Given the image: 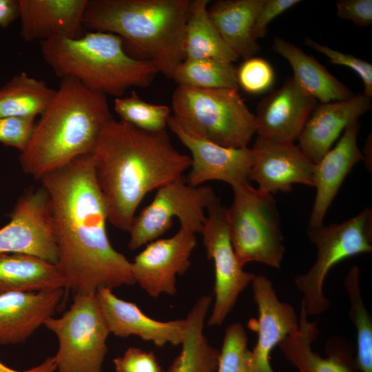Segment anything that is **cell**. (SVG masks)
<instances>
[{
    "label": "cell",
    "instance_id": "60d3db41",
    "mask_svg": "<svg viewBox=\"0 0 372 372\" xmlns=\"http://www.w3.org/2000/svg\"><path fill=\"white\" fill-rule=\"evenodd\" d=\"M56 370V364L53 357H49L39 366L24 371H16L0 362V372H55Z\"/></svg>",
    "mask_w": 372,
    "mask_h": 372
},
{
    "label": "cell",
    "instance_id": "52a82bcc",
    "mask_svg": "<svg viewBox=\"0 0 372 372\" xmlns=\"http://www.w3.org/2000/svg\"><path fill=\"white\" fill-rule=\"evenodd\" d=\"M232 189L234 197L226 208V220L238 262L244 267L255 261L279 269L285 248L275 198L250 184Z\"/></svg>",
    "mask_w": 372,
    "mask_h": 372
},
{
    "label": "cell",
    "instance_id": "8fae6325",
    "mask_svg": "<svg viewBox=\"0 0 372 372\" xmlns=\"http://www.w3.org/2000/svg\"><path fill=\"white\" fill-rule=\"evenodd\" d=\"M226 208L220 200L209 207L200 232L207 258L213 261L215 269V301L207 321L209 326L223 323L255 276L243 269L236 256L229 236Z\"/></svg>",
    "mask_w": 372,
    "mask_h": 372
},
{
    "label": "cell",
    "instance_id": "8d00e7d4",
    "mask_svg": "<svg viewBox=\"0 0 372 372\" xmlns=\"http://www.w3.org/2000/svg\"><path fill=\"white\" fill-rule=\"evenodd\" d=\"M116 372H165L152 351L130 347L113 360Z\"/></svg>",
    "mask_w": 372,
    "mask_h": 372
},
{
    "label": "cell",
    "instance_id": "277c9868",
    "mask_svg": "<svg viewBox=\"0 0 372 372\" xmlns=\"http://www.w3.org/2000/svg\"><path fill=\"white\" fill-rule=\"evenodd\" d=\"M190 0H87L86 31L119 37L132 58L172 77L185 59L184 33Z\"/></svg>",
    "mask_w": 372,
    "mask_h": 372
},
{
    "label": "cell",
    "instance_id": "e575fe53",
    "mask_svg": "<svg viewBox=\"0 0 372 372\" xmlns=\"http://www.w3.org/2000/svg\"><path fill=\"white\" fill-rule=\"evenodd\" d=\"M304 44L327 56L330 63L347 67L357 73L363 83V94L368 98H372L371 63L350 54L343 53L326 45L319 43L308 37L304 39Z\"/></svg>",
    "mask_w": 372,
    "mask_h": 372
},
{
    "label": "cell",
    "instance_id": "1f68e13d",
    "mask_svg": "<svg viewBox=\"0 0 372 372\" xmlns=\"http://www.w3.org/2000/svg\"><path fill=\"white\" fill-rule=\"evenodd\" d=\"M114 109L120 120L151 132L165 130L171 116L168 106L149 103L134 91L129 96L115 98Z\"/></svg>",
    "mask_w": 372,
    "mask_h": 372
},
{
    "label": "cell",
    "instance_id": "d6986e66",
    "mask_svg": "<svg viewBox=\"0 0 372 372\" xmlns=\"http://www.w3.org/2000/svg\"><path fill=\"white\" fill-rule=\"evenodd\" d=\"M359 129V121L349 125L336 145L314 164L312 180L316 194L308 228L323 225L327 210L346 176L356 163L364 160L357 141Z\"/></svg>",
    "mask_w": 372,
    "mask_h": 372
},
{
    "label": "cell",
    "instance_id": "603a6c76",
    "mask_svg": "<svg viewBox=\"0 0 372 372\" xmlns=\"http://www.w3.org/2000/svg\"><path fill=\"white\" fill-rule=\"evenodd\" d=\"M308 316L301 303L299 329L278 345L285 358L299 372H353L354 359L348 350L336 347L335 342L330 343L327 347V358H322L312 350L311 344L319 331L316 322L307 320Z\"/></svg>",
    "mask_w": 372,
    "mask_h": 372
},
{
    "label": "cell",
    "instance_id": "ab89813d",
    "mask_svg": "<svg viewBox=\"0 0 372 372\" xmlns=\"http://www.w3.org/2000/svg\"><path fill=\"white\" fill-rule=\"evenodd\" d=\"M19 17V0H0V27L8 26Z\"/></svg>",
    "mask_w": 372,
    "mask_h": 372
},
{
    "label": "cell",
    "instance_id": "cb8c5ba5",
    "mask_svg": "<svg viewBox=\"0 0 372 372\" xmlns=\"http://www.w3.org/2000/svg\"><path fill=\"white\" fill-rule=\"evenodd\" d=\"M265 1L218 0L208 6V14L219 34L238 58L247 59L260 50L253 37L252 30Z\"/></svg>",
    "mask_w": 372,
    "mask_h": 372
},
{
    "label": "cell",
    "instance_id": "ffe728a7",
    "mask_svg": "<svg viewBox=\"0 0 372 372\" xmlns=\"http://www.w3.org/2000/svg\"><path fill=\"white\" fill-rule=\"evenodd\" d=\"M20 34L25 42L56 37L75 39L86 30L83 16L87 0H19Z\"/></svg>",
    "mask_w": 372,
    "mask_h": 372
},
{
    "label": "cell",
    "instance_id": "484cf974",
    "mask_svg": "<svg viewBox=\"0 0 372 372\" xmlns=\"http://www.w3.org/2000/svg\"><path fill=\"white\" fill-rule=\"evenodd\" d=\"M64 287L65 278L56 265L26 254H0V294Z\"/></svg>",
    "mask_w": 372,
    "mask_h": 372
},
{
    "label": "cell",
    "instance_id": "3957f363",
    "mask_svg": "<svg viewBox=\"0 0 372 372\" xmlns=\"http://www.w3.org/2000/svg\"><path fill=\"white\" fill-rule=\"evenodd\" d=\"M112 118L106 95L74 79H61L27 146L20 152L23 172L40 180L90 154Z\"/></svg>",
    "mask_w": 372,
    "mask_h": 372
},
{
    "label": "cell",
    "instance_id": "30bf717a",
    "mask_svg": "<svg viewBox=\"0 0 372 372\" xmlns=\"http://www.w3.org/2000/svg\"><path fill=\"white\" fill-rule=\"evenodd\" d=\"M209 185L192 186L183 177L156 190L152 202L135 216L128 231V247L134 250L159 238L177 218L180 227L200 234L207 211L219 201Z\"/></svg>",
    "mask_w": 372,
    "mask_h": 372
},
{
    "label": "cell",
    "instance_id": "ba28073f",
    "mask_svg": "<svg viewBox=\"0 0 372 372\" xmlns=\"http://www.w3.org/2000/svg\"><path fill=\"white\" fill-rule=\"evenodd\" d=\"M307 235L317 247V259L306 273L294 281L302 294V303L307 314L318 316L331 304L322 287L331 268L351 256L372 251V211L366 207L341 223L308 228Z\"/></svg>",
    "mask_w": 372,
    "mask_h": 372
},
{
    "label": "cell",
    "instance_id": "7c38bea8",
    "mask_svg": "<svg viewBox=\"0 0 372 372\" xmlns=\"http://www.w3.org/2000/svg\"><path fill=\"white\" fill-rule=\"evenodd\" d=\"M0 229V254H26L50 263L57 261V246L50 200L41 187L25 191Z\"/></svg>",
    "mask_w": 372,
    "mask_h": 372
},
{
    "label": "cell",
    "instance_id": "5bb4252c",
    "mask_svg": "<svg viewBox=\"0 0 372 372\" xmlns=\"http://www.w3.org/2000/svg\"><path fill=\"white\" fill-rule=\"evenodd\" d=\"M196 246V234L181 227L170 238L147 243L131 262L135 283L152 298L162 293L174 295L176 276L183 275L190 267Z\"/></svg>",
    "mask_w": 372,
    "mask_h": 372
},
{
    "label": "cell",
    "instance_id": "8992f818",
    "mask_svg": "<svg viewBox=\"0 0 372 372\" xmlns=\"http://www.w3.org/2000/svg\"><path fill=\"white\" fill-rule=\"evenodd\" d=\"M172 106L182 127L222 146L247 147L256 134L255 115L238 90L177 85Z\"/></svg>",
    "mask_w": 372,
    "mask_h": 372
},
{
    "label": "cell",
    "instance_id": "d4e9b609",
    "mask_svg": "<svg viewBox=\"0 0 372 372\" xmlns=\"http://www.w3.org/2000/svg\"><path fill=\"white\" fill-rule=\"evenodd\" d=\"M272 48L289 62L293 72V79L298 85L320 103L344 100L354 95L313 56L293 43L276 37Z\"/></svg>",
    "mask_w": 372,
    "mask_h": 372
},
{
    "label": "cell",
    "instance_id": "74e56055",
    "mask_svg": "<svg viewBox=\"0 0 372 372\" xmlns=\"http://www.w3.org/2000/svg\"><path fill=\"white\" fill-rule=\"evenodd\" d=\"M301 2L300 0H265L259 11L252 30L255 40L264 37L269 24L286 10Z\"/></svg>",
    "mask_w": 372,
    "mask_h": 372
},
{
    "label": "cell",
    "instance_id": "e0dca14e",
    "mask_svg": "<svg viewBox=\"0 0 372 372\" xmlns=\"http://www.w3.org/2000/svg\"><path fill=\"white\" fill-rule=\"evenodd\" d=\"M293 77L263 98L256 107V134L280 143H294L317 105Z\"/></svg>",
    "mask_w": 372,
    "mask_h": 372
},
{
    "label": "cell",
    "instance_id": "d590c367",
    "mask_svg": "<svg viewBox=\"0 0 372 372\" xmlns=\"http://www.w3.org/2000/svg\"><path fill=\"white\" fill-rule=\"evenodd\" d=\"M34 120L20 116L0 117V143L21 152L32 136Z\"/></svg>",
    "mask_w": 372,
    "mask_h": 372
},
{
    "label": "cell",
    "instance_id": "9a60e30c",
    "mask_svg": "<svg viewBox=\"0 0 372 372\" xmlns=\"http://www.w3.org/2000/svg\"><path fill=\"white\" fill-rule=\"evenodd\" d=\"M251 285L258 317L248 324L258 334L256 344L249 353V372H275L270 364L271 353L299 329V319L291 304L279 300L268 278L255 275Z\"/></svg>",
    "mask_w": 372,
    "mask_h": 372
},
{
    "label": "cell",
    "instance_id": "83f0119b",
    "mask_svg": "<svg viewBox=\"0 0 372 372\" xmlns=\"http://www.w3.org/2000/svg\"><path fill=\"white\" fill-rule=\"evenodd\" d=\"M209 0H190L184 33L185 59H238L223 41L207 12Z\"/></svg>",
    "mask_w": 372,
    "mask_h": 372
},
{
    "label": "cell",
    "instance_id": "9c48e42d",
    "mask_svg": "<svg viewBox=\"0 0 372 372\" xmlns=\"http://www.w3.org/2000/svg\"><path fill=\"white\" fill-rule=\"evenodd\" d=\"M70 309L61 318H48L44 325L58 338L53 357L56 372H103L110 333L96 293L73 296Z\"/></svg>",
    "mask_w": 372,
    "mask_h": 372
},
{
    "label": "cell",
    "instance_id": "836d02e7",
    "mask_svg": "<svg viewBox=\"0 0 372 372\" xmlns=\"http://www.w3.org/2000/svg\"><path fill=\"white\" fill-rule=\"evenodd\" d=\"M236 77L238 87L251 94H260L272 87L275 73L267 61L253 56L245 59L236 69Z\"/></svg>",
    "mask_w": 372,
    "mask_h": 372
},
{
    "label": "cell",
    "instance_id": "f1b7e54d",
    "mask_svg": "<svg viewBox=\"0 0 372 372\" xmlns=\"http://www.w3.org/2000/svg\"><path fill=\"white\" fill-rule=\"evenodd\" d=\"M55 93L43 80L24 72L17 74L0 87V117L35 118L45 112Z\"/></svg>",
    "mask_w": 372,
    "mask_h": 372
},
{
    "label": "cell",
    "instance_id": "ac0fdd59",
    "mask_svg": "<svg viewBox=\"0 0 372 372\" xmlns=\"http://www.w3.org/2000/svg\"><path fill=\"white\" fill-rule=\"evenodd\" d=\"M96 297L110 333L120 338L136 335L159 347L182 343L186 318L166 322L155 320L136 304L118 298L108 288L99 289Z\"/></svg>",
    "mask_w": 372,
    "mask_h": 372
},
{
    "label": "cell",
    "instance_id": "7a4b0ae2",
    "mask_svg": "<svg viewBox=\"0 0 372 372\" xmlns=\"http://www.w3.org/2000/svg\"><path fill=\"white\" fill-rule=\"evenodd\" d=\"M108 222L128 231L145 196L180 178L189 155L172 144L166 130L151 132L112 118L90 153Z\"/></svg>",
    "mask_w": 372,
    "mask_h": 372
},
{
    "label": "cell",
    "instance_id": "4316f807",
    "mask_svg": "<svg viewBox=\"0 0 372 372\" xmlns=\"http://www.w3.org/2000/svg\"><path fill=\"white\" fill-rule=\"evenodd\" d=\"M212 299L211 296H201L188 313L180 353L168 372H217L220 351L209 343L203 333Z\"/></svg>",
    "mask_w": 372,
    "mask_h": 372
},
{
    "label": "cell",
    "instance_id": "4fadbf2b",
    "mask_svg": "<svg viewBox=\"0 0 372 372\" xmlns=\"http://www.w3.org/2000/svg\"><path fill=\"white\" fill-rule=\"evenodd\" d=\"M167 127L190 152L191 170L186 180L189 185L196 187L211 180L227 183L231 187L249 184L254 161L251 148L228 147L211 142L187 131L173 116Z\"/></svg>",
    "mask_w": 372,
    "mask_h": 372
},
{
    "label": "cell",
    "instance_id": "f546056e",
    "mask_svg": "<svg viewBox=\"0 0 372 372\" xmlns=\"http://www.w3.org/2000/svg\"><path fill=\"white\" fill-rule=\"evenodd\" d=\"M233 63L216 59H184L175 68L172 79L178 85L198 89L238 90Z\"/></svg>",
    "mask_w": 372,
    "mask_h": 372
},
{
    "label": "cell",
    "instance_id": "44dd1931",
    "mask_svg": "<svg viewBox=\"0 0 372 372\" xmlns=\"http://www.w3.org/2000/svg\"><path fill=\"white\" fill-rule=\"evenodd\" d=\"M371 108V99L363 94L317 105L298 140V146L314 164L332 147L349 125Z\"/></svg>",
    "mask_w": 372,
    "mask_h": 372
},
{
    "label": "cell",
    "instance_id": "f35d334b",
    "mask_svg": "<svg viewBox=\"0 0 372 372\" xmlns=\"http://www.w3.org/2000/svg\"><path fill=\"white\" fill-rule=\"evenodd\" d=\"M337 15L357 25L369 27L372 24L371 0H339L336 1Z\"/></svg>",
    "mask_w": 372,
    "mask_h": 372
},
{
    "label": "cell",
    "instance_id": "d6a6232c",
    "mask_svg": "<svg viewBox=\"0 0 372 372\" xmlns=\"http://www.w3.org/2000/svg\"><path fill=\"white\" fill-rule=\"evenodd\" d=\"M248 338L240 323L229 324L225 331L217 372H249Z\"/></svg>",
    "mask_w": 372,
    "mask_h": 372
},
{
    "label": "cell",
    "instance_id": "7402d4cb",
    "mask_svg": "<svg viewBox=\"0 0 372 372\" xmlns=\"http://www.w3.org/2000/svg\"><path fill=\"white\" fill-rule=\"evenodd\" d=\"M64 298L63 288L0 294V344L25 342L53 316Z\"/></svg>",
    "mask_w": 372,
    "mask_h": 372
},
{
    "label": "cell",
    "instance_id": "2e32d148",
    "mask_svg": "<svg viewBox=\"0 0 372 372\" xmlns=\"http://www.w3.org/2000/svg\"><path fill=\"white\" fill-rule=\"evenodd\" d=\"M253 165L249 180L259 190L274 194L288 192L293 184L313 187L314 163L294 143H280L258 136L251 148Z\"/></svg>",
    "mask_w": 372,
    "mask_h": 372
},
{
    "label": "cell",
    "instance_id": "4dcf8cb0",
    "mask_svg": "<svg viewBox=\"0 0 372 372\" xmlns=\"http://www.w3.org/2000/svg\"><path fill=\"white\" fill-rule=\"evenodd\" d=\"M344 285L350 302L349 318L357 333L355 369L361 372H372V319L362 300L358 267L350 269Z\"/></svg>",
    "mask_w": 372,
    "mask_h": 372
},
{
    "label": "cell",
    "instance_id": "5b68a950",
    "mask_svg": "<svg viewBox=\"0 0 372 372\" xmlns=\"http://www.w3.org/2000/svg\"><path fill=\"white\" fill-rule=\"evenodd\" d=\"M39 45L56 76L106 96L120 97L132 87H147L158 73L151 63L132 58L121 39L110 32L86 31L79 38L56 37Z\"/></svg>",
    "mask_w": 372,
    "mask_h": 372
},
{
    "label": "cell",
    "instance_id": "6da1fadb",
    "mask_svg": "<svg viewBox=\"0 0 372 372\" xmlns=\"http://www.w3.org/2000/svg\"><path fill=\"white\" fill-rule=\"evenodd\" d=\"M39 180L50 200L65 298L68 291L74 296L134 285L131 262L108 238L107 212L90 154Z\"/></svg>",
    "mask_w": 372,
    "mask_h": 372
}]
</instances>
